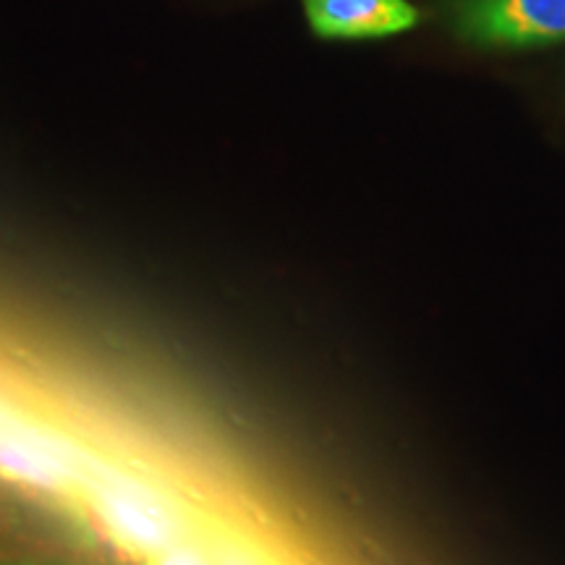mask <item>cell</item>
<instances>
[{"instance_id":"1","label":"cell","mask_w":565,"mask_h":565,"mask_svg":"<svg viewBox=\"0 0 565 565\" xmlns=\"http://www.w3.org/2000/svg\"><path fill=\"white\" fill-rule=\"evenodd\" d=\"M76 500L105 540L137 561L202 540L181 498L131 466L97 458Z\"/></svg>"},{"instance_id":"2","label":"cell","mask_w":565,"mask_h":565,"mask_svg":"<svg viewBox=\"0 0 565 565\" xmlns=\"http://www.w3.org/2000/svg\"><path fill=\"white\" fill-rule=\"evenodd\" d=\"M97 458L61 429L0 398V477L53 498H79Z\"/></svg>"},{"instance_id":"3","label":"cell","mask_w":565,"mask_h":565,"mask_svg":"<svg viewBox=\"0 0 565 565\" xmlns=\"http://www.w3.org/2000/svg\"><path fill=\"white\" fill-rule=\"evenodd\" d=\"M456 30L482 47H540L565 40V0H456Z\"/></svg>"},{"instance_id":"4","label":"cell","mask_w":565,"mask_h":565,"mask_svg":"<svg viewBox=\"0 0 565 565\" xmlns=\"http://www.w3.org/2000/svg\"><path fill=\"white\" fill-rule=\"evenodd\" d=\"M309 26L324 40H377L416 26L408 0H301Z\"/></svg>"},{"instance_id":"5","label":"cell","mask_w":565,"mask_h":565,"mask_svg":"<svg viewBox=\"0 0 565 565\" xmlns=\"http://www.w3.org/2000/svg\"><path fill=\"white\" fill-rule=\"evenodd\" d=\"M207 565H280L267 550L236 529H207L202 534Z\"/></svg>"},{"instance_id":"6","label":"cell","mask_w":565,"mask_h":565,"mask_svg":"<svg viewBox=\"0 0 565 565\" xmlns=\"http://www.w3.org/2000/svg\"><path fill=\"white\" fill-rule=\"evenodd\" d=\"M139 565H207V555H204L202 542H183V545H175L166 553L147 557V561H139Z\"/></svg>"},{"instance_id":"7","label":"cell","mask_w":565,"mask_h":565,"mask_svg":"<svg viewBox=\"0 0 565 565\" xmlns=\"http://www.w3.org/2000/svg\"><path fill=\"white\" fill-rule=\"evenodd\" d=\"M3 565H71V563H58V561H13Z\"/></svg>"}]
</instances>
